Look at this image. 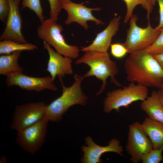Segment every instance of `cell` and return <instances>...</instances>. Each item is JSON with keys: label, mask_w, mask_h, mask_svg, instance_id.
Instances as JSON below:
<instances>
[{"label": "cell", "mask_w": 163, "mask_h": 163, "mask_svg": "<svg viewBox=\"0 0 163 163\" xmlns=\"http://www.w3.org/2000/svg\"><path fill=\"white\" fill-rule=\"evenodd\" d=\"M130 53L124 64L127 80L159 89L163 82V69L153 55L145 50Z\"/></svg>", "instance_id": "6da1fadb"}, {"label": "cell", "mask_w": 163, "mask_h": 163, "mask_svg": "<svg viewBox=\"0 0 163 163\" xmlns=\"http://www.w3.org/2000/svg\"><path fill=\"white\" fill-rule=\"evenodd\" d=\"M75 61L77 65L85 64L90 69L83 75L85 78L94 76L102 82L100 90L96 95L101 94L105 90L107 79L110 78V81L117 86L122 85L116 79L115 76L119 72L117 64L110 59L108 52L101 53L87 51Z\"/></svg>", "instance_id": "7a4b0ae2"}, {"label": "cell", "mask_w": 163, "mask_h": 163, "mask_svg": "<svg viewBox=\"0 0 163 163\" xmlns=\"http://www.w3.org/2000/svg\"><path fill=\"white\" fill-rule=\"evenodd\" d=\"M84 78L83 75L75 74V81L69 87L64 85L62 78L59 79L62 93L60 97L46 107V116L49 121L59 122L63 115L71 106L77 104L84 106L86 104L88 97L84 93L81 87Z\"/></svg>", "instance_id": "3957f363"}, {"label": "cell", "mask_w": 163, "mask_h": 163, "mask_svg": "<svg viewBox=\"0 0 163 163\" xmlns=\"http://www.w3.org/2000/svg\"><path fill=\"white\" fill-rule=\"evenodd\" d=\"M148 87L131 82L122 88L108 92L103 102L104 110L106 113L113 110L120 112L122 107L128 108L133 103L142 101L148 96Z\"/></svg>", "instance_id": "277c9868"}, {"label": "cell", "mask_w": 163, "mask_h": 163, "mask_svg": "<svg viewBox=\"0 0 163 163\" xmlns=\"http://www.w3.org/2000/svg\"><path fill=\"white\" fill-rule=\"evenodd\" d=\"M56 22L50 18L45 19L37 28V36L59 54L72 59H76L79 55V47L66 42L61 34L62 27Z\"/></svg>", "instance_id": "5b68a950"}, {"label": "cell", "mask_w": 163, "mask_h": 163, "mask_svg": "<svg viewBox=\"0 0 163 163\" xmlns=\"http://www.w3.org/2000/svg\"><path fill=\"white\" fill-rule=\"evenodd\" d=\"M137 16L133 14L129 20V27L123 44L129 53L145 50L151 46L160 33L159 29L153 28L148 22L145 27H139L136 24Z\"/></svg>", "instance_id": "8992f818"}, {"label": "cell", "mask_w": 163, "mask_h": 163, "mask_svg": "<svg viewBox=\"0 0 163 163\" xmlns=\"http://www.w3.org/2000/svg\"><path fill=\"white\" fill-rule=\"evenodd\" d=\"M127 153L133 163L142 161L143 158L153 149L152 144L142 124L136 121L128 126Z\"/></svg>", "instance_id": "52a82bcc"}, {"label": "cell", "mask_w": 163, "mask_h": 163, "mask_svg": "<svg viewBox=\"0 0 163 163\" xmlns=\"http://www.w3.org/2000/svg\"><path fill=\"white\" fill-rule=\"evenodd\" d=\"M49 121L46 116L35 123L17 131V143L25 151L34 155L45 141Z\"/></svg>", "instance_id": "ba28073f"}, {"label": "cell", "mask_w": 163, "mask_h": 163, "mask_svg": "<svg viewBox=\"0 0 163 163\" xmlns=\"http://www.w3.org/2000/svg\"><path fill=\"white\" fill-rule=\"evenodd\" d=\"M47 105L38 101L17 105L10 128L18 131L35 123L46 116Z\"/></svg>", "instance_id": "9c48e42d"}, {"label": "cell", "mask_w": 163, "mask_h": 163, "mask_svg": "<svg viewBox=\"0 0 163 163\" xmlns=\"http://www.w3.org/2000/svg\"><path fill=\"white\" fill-rule=\"evenodd\" d=\"M6 76V83L8 87L17 85L22 89L37 92L45 89L53 91L57 90L50 76L36 77L27 76L22 72H19L11 73Z\"/></svg>", "instance_id": "30bf717a"}, {"label": "cell", "mask_w": 163, "mask_h": 163, "mask_svg": "<svg viewBox=\"0 0 163 163\" xmlns=\"http://www.w3.org/2000/svg\"><path fill=\"white\" fill-rule=\"evenodd\" d=\"M21 0H8L9 10L4 30L0 40H9L21 43H27L21 31L22 19L19 9Z\"/></svg>", "instance_id": "8fae6325"}, {"label": "cell", "mask_w": 163, "mask_h": 163, "mask_svg": "<svg viewBox=\"0 0 163 163\" xmlns=\"http://www.w3.org/2000/svg\"><path fill=\"white\" fill-rule=\"evenodd\" d=\"M87 146H83L81 149L84 153L81 161L84 163H102L101 158L104 153L108 152L116 153L123 156V147L119 140L116 138L110 140L106 146H101L95 144L91 137L88 136L85 138Z\"/></svg>", "instance_id": "7c38bea8"}, {"label": "cell", "mask_w": 163, "mask_h": 163, "mask_svg": "<svg viewBox=\"0 0 163 163\" xmlns=\"http://www.w3.org/2000/svg\"><path fill=\"white\" fill-rule=\"evenodd\" d=\"M84 3L78 4L71 1L62 5V9L66 10L68 14L65 24H69L73 22H76L86 30L89 27L87 23L88 21H93L96 25L104 24L103 21L97 18L92 14L93 11H100L101 8H88L83 5Z\"/></svg>", "instance_id": "4fadbf2b"}, {"label": "cell", "mask_w": 163, "mask_h": 163, "mask_svg": "<svg viewBox=\"0 0 163 163\" xmlns=\"http://www.w3.org/2000/svg\"><path fill=\"white\" fill-rule=\"evenodd\" d=\"M43 47L49 55L46 70L53 81L56 76L59 79L66 75L73 74L72 58L59 54L46 42H43Z\"/></svg>", "instance_id": "5bb4252c"}, {"label": "cell", "mask_w": 163, "mask_h": 163, "mask_svg": "<svg viewBox=\"0 0 163 163\" xmlns=\"http://www.w3.org/2000/svg\"><path fill=\"white\" fill-rule=\"evenodd\" d=\"M120 19V16H115L110 21L107 27L97 34L92 43L88 46L82 47L81 50L84 52H107L111 44L113 37L115 35L119 29Z\"/></svg>", "instance_id": "9a60e30c"}, {"label": "cell", "mask_w": 163, "mask_h": 163, "mask_svg": "<svg viewBox=\"0 0 163 163\" xmlns=\"http://www.w3.org/2000/svg\"><path fill=\"white\" fill-rule=\"evenodd\" d=\"M140 107L148 117L163 124V104L158 91H152L149 96L142 101Z\"/></svg>", "instance_id": "2e32d148"}, {"label": "cell", "mask_w": 163, "mask_h": 163, "mask_svg": "<svg viewBox=\"0 0 163 163\" xmlns=\"http://www.w3.org/2000/svg\"><path fill=\"white\" fill-rule=\"evenodd\" d=\"M141 124L152 142L153 149L163 147V124L148 117L144 119Z\"/></svg>", "instance_id": "e0dca14e"}, {"label": "cell", "mask_w": 163, "mask_h": 163, "mask_svg": "<svg viewBox=\"0 0 163 163\" xmlns=\"http://www.w3.org/2000/svg\"><path fill=\"white\" fill-rule=\"evenodd\" d=\"M21 51L10 54L1 55L0 56V74L7 76L12 73L22 72L23 68L20 66L18 60Z\"/></svg>", "instance_id": "ac0fdd59"}, {"label": "cell", "mask_w": 163, "mask_h": 163, "mask_svg": "<svg viewBox=\"0 0 163 163\" xmlns=\"http://www.w3.org/2000/svg\"><path fill=\"white\" fill-rule=\"evenodd\" d=\"M126 6V12L124 20V23H127L133 15L135 8L140 5L146 10L147 12V19L150 21V15L153 11L156 0H123Z\"/></svg>", "instance_id": "d6986e66"}, {"label": "cell", "mask_w": 163, "mask_h": 163, "mask_svg": "<svg viewBox=\"0 0 163 163\" xmlns=\"http://www.w3.org/2000/svg\"><path fill=\"white\" fill-rule=\"evenodd\" d=\"M38 49L30 43H21L13 40H4L0 42V54L7 55L16 51L35 50Z\"/></svg>", "instance_id": "ffe728a7"}, {"label": "cell", "mask_w": 163, "mask_h": 163, "mask_svg": "<svg viewBox=\"0 0 163 163\" xmlns=\"http://www.w3.org/2000/svg\"><path fill=\"white\" fill-rule=\"evenodd\" d=\"M21 5L22 9L27 8L34 11L41 22L45 20L40 0H23Z\"/></svg>", "instance_id": "44dd1931"}, {"label": "cell", "mask_w": 163, "mask_h": 163, "mask_svg": "<svg viewBox=\"0 0 163 163\" xmlns=\"http://www.w3.org/2000/svg\"><path fill=\"white\" fill-rule=\"evenodd\" d=\"M163 147L158 149H153L142 158L143 163H159L163 161L162 153Z\"/></svg>", "instance_id": "7402d4cb"}, {"label": "cell", "mask_w": 163, "mask_h": 163, "mask_svg": "<svg viewBox=\"0 0 163 163\" xmlns=\"http://www.w3.org/2000/svg\"><path fill=\"white\" fill-rule=\"evenodd\" d=\"M160 33L154 42L145 50L152 55L163 53V28L159 29Z\"/></svg>", "instance_id": "603a6c76"}, {"label": "cell", "mask_w": 163, "mask_h": 163, "mask_svg": "<svg viewBox=\"0 0 163 163\" xmlns=\"http://www.w3.org/2000/svg\"><path fill=\"white\" fill-rule=\"evenodd\" d=\"M110 47L111 54L116 59L122 58L129 53L123 43H111Z\"/></svg>", "instance_id": "cb8c5ba5"}, {"label": "cell", "mask_w": 163, "mask_h": 163, "mask_svg": "<svg viewBox=\"0 0 163 163\" xmlns=\"http://www.w3.org/2000/svg\"><path fill=\"white\" fill-rule=\"evenodd\" d=\"M50 6V18L57 21L62 5L60 0H48Z\"/></svg>", "instance_id": "d4e9b609"}, {"label": "cell", "mask_w": 163, "mask_h": 163, "mask_svg": "<svg viewBox=\"0 0 163 163\" xmlns=\"http://www.w3.org/2000/svg\"><path fill=\"white\" fill-rule=\"evenodd\" d=\"M8 10V0H0V20L4 24L6 22Z\"/></svg>", "instance_id": "484cf974"}, {"label": "cell", "mask_w": 163, "mask_h": 163, "mask_svg": "<svg viewBox=\"0 0 163 163\" xmlns=\"http://www.w3.org/2000/svg\"><path fill=\"white\" fill-rule=\"evenodd\" d=\"M159 6V22L158 25L155 28L157 29L163 28V0H156Z\"/></svg>", "instance_id": "4316f807"}, {"label": "cell", "mask_w": 163, "mask_h": 163, "mask_svg": "<svg viewBox=\"0 0 163 163\" xmlns=\"http://www.w3.org/2000/svg\"><path fill=\"white\" fill-rule=\"evenodd\" d=\"M153 55L163 69V53Z\"/></svg>", "instance_id": "83f0119b"}, {"label": "cell", "mask_w": 163, "mask_h": 163, "mask_svg": "<svg viewBox=\"0 0 163 163\" xmlns=\"http://www.w3.org/2000/svg\"><path fill=\"white\" fill-rule=\"evenodd\" d=\"M160 99L163 104V91L160 89L158 91Z\"/></svg>", "instance_id": "f1b7e54d"}, {"label": "cell", "mask_w": 163, "mask_h": 163, "mask_svg": "<svg viewBox=\"0 0 163 163\" xmlns=\"http://www.w3.org/2000/svg\"><path fill=\"white\" fill-rule=\"evenodd\" d=\"M0 158V163H6V162L7 159L6 157L3 156Z\"/></svg>", "instance_id": "f546056e"}, {"label": "cell", "mask_w": 163, "mask_h": 163, "mask_svg": "<svg viewBox=\"0 0 163 163\" xmlns=\"http://www.w3.org/2000/svg\"><path fill=\"white\" fill-rule=\"evenodd\" d=\"M71 0H60L62 5V4L70 2Z\"/></svg>", "instance_id": "4dcf8cb0"}, {"label": "cell", "mask_w": 163, "mask_h": 163, "mask_svg": "<svg viewBox=\"0 0 163 163\" xmlns=\"http://www.w3.org/2000/svg\"><path fill=\"white\" fill-rule=\"evenodd\" d=\"M159 89H161L163 91V82L161 85V87Z\"/></svg>", "instance_id": "1f68e13d"}]
</instances>
